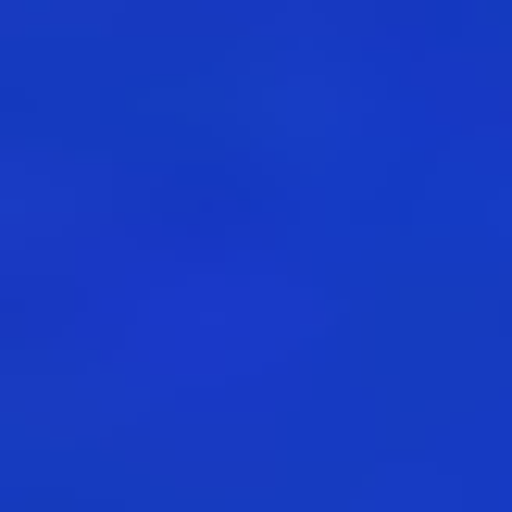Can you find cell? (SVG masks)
<instances>
[{
	"label": "cell",
	"mask_w": 512,
	"mask_h": 512,
	"mask_svg": "<svg viewBox=\"0 0 512 512\" xmlns=\"http://www.w3.org/2000/svg\"><path fill=\"white\" fill-rule=\"evenodd\" d=\"M0 512H100V500L63 488V475H25V488H0Z\"/></svg>",
	"instance_id": "1"
}]
</instances>
